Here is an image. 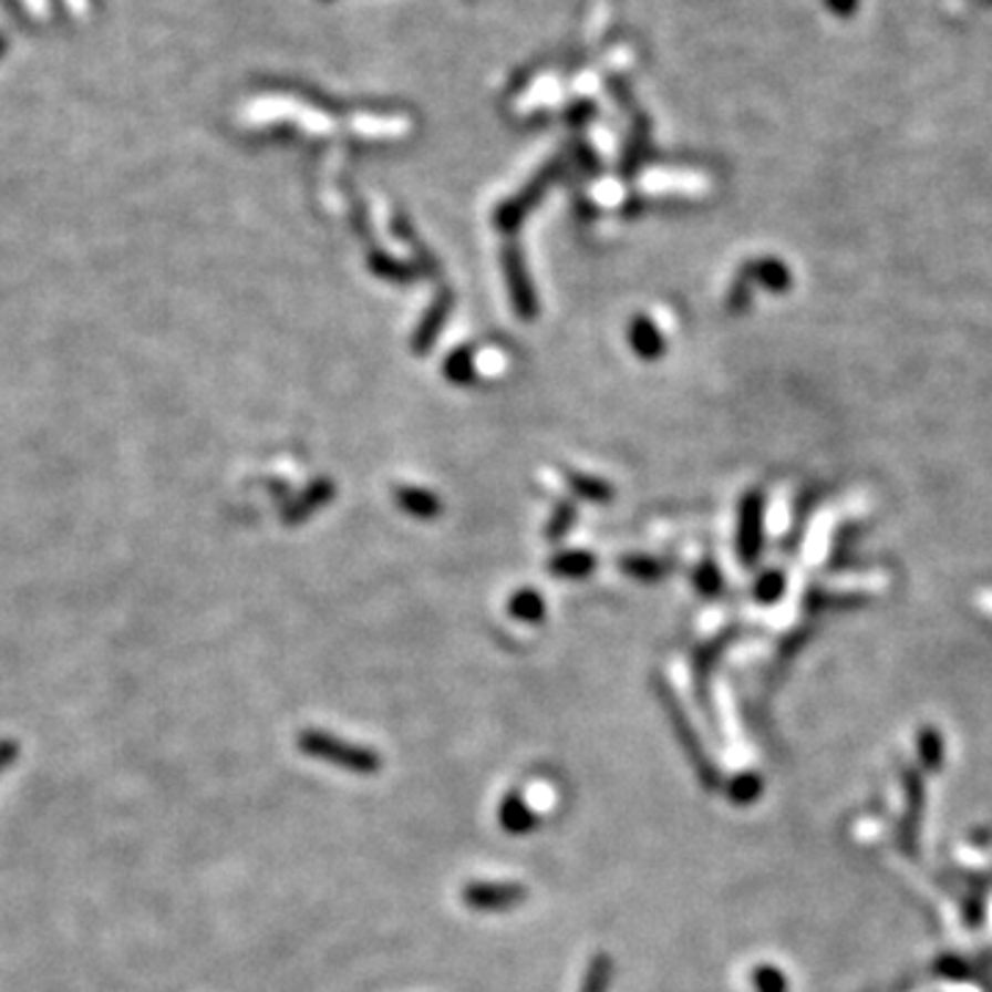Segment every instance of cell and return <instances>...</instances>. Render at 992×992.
Segmentation results:
<instances>
[{"instance_id":"obj_1","label":"cell","mask_w":992,"mask_h":992,"mask_svg":"<svg viewBox=\"0 0 992 992\" xmlns=\"http://www.w3.org/2000/svg\"><path fill=\"white\" fill-rule=\"evenodd\" d=\"M301 750L307 755H314L320 761H329V764L342 766V769H351L356 775H375L381 769V755L375 750L364 747V744H351L345 740H337L329 734H303L301 736Z\"/></svg>"},{"instance_id":"obj_2","label":"cell","mask_w":992,"mask_h":992,"mask_svg":"<svg viewBox=\"0 0 992 992\" xmlns=\"http://www.w3.org/2000/svg\"><path fill=\"white\" fill-rule=\"evenodd\" d=\"M461 899L477 912H505L516 910L527 899V888L518 882H483V879H475L461 890Z\"/></svg>"},{"instance_id":"obj_3","label":"cell","mask_w":992,"mask_h":992,"mask_svg":"<svg viewBox=\"0 0 992 992\" xmlns=\"http://www.w3.org/2000/svg\"><path fill=\"white\" fill-rule=\"evenodd\" d=\"M499 822L507 833H516V836H521V833L533 830V827L538 825V819H535V814L529 810V805L524 803V797L518 792L507 794V797L502 799Z\"/></svg>"},{"instance_id":"obj_4","label":"cell","mask_w":992,"mask_h":992,"mask_svg":"<svg viewBox=\"0 0 992 992\" xmlns=\"http://www.w3.org/2000/svg\"><path fill=\"white\" fill-rule=\"evenodd\" d=\"M610 979H612L610 957L596 954L593 960H590L588 973H585L582 990H579V992H607V990H610Z\"/></svg>"},{"instance_id":"obj_5","label":"cell","mask_w":992,"mask_h":992,"mask_svg":"<svg viewBox=\"0 0 992 992\" xmlns=\"http://www.w3.org/2000/svg\"><path fill=\"white\" fill-rule=\"evenodd\" d=\"M755 984H758L761 992H783V982L775 973V968H761V971L755 973Z\"/></svg>"},{"instance_id":"obj_6","label":"cell","mask_w":992,"mask_h":992,"mask_svg":"<svg viewBox=\"0 0 992 992\" xmlns=\"http://www.w3.org/2000/svg\"><path fill=\"white\" fill-rule=\"evenodd\" d=\"M0 50H3V39H0Z\"/></svg>"}]
</instances>
